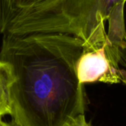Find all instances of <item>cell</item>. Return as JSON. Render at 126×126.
<instances>
[{
  "label": "cell",
  "instance_id": "6da1fadb",
  "mask_svg": "<svg viewBox=\"0 0 126 126\" xmlns=\"http://www.w3.org/2000/svg\"><path fill=\"white\" fill-rule=\"evenodd\" d=\"M81 39L64 33L5 32L0 61L13 75L10 116L18 126H67L84 114L83 86L77 63Z\"/></svg>",
  "mask_w": 126,
  "mask_h": 126
},
{
  "label": "cell",
  "instance_id": "7a4b0ae2",
  "mask_svg": "<svg viewBox=\"0 0 126 126\" xmlns=\"http://www.w3.org/2000/svg\"><path fill=\"white\" fill-rule=\"evenodd\" d=\"M126 3V0H48L18 13L5 32L64 33L81 39L84 48L101 47L106 43V22Z\"/></svg>",
  "mask_w": 126,
  "mask_h": 126
},
{
  "label": "cell",
  "instance_id": "3957f363",
  "mask_svg": "<svg viewBox=\"0 0 126 126\" xmlns=\"http://www.w3.org/2000/svg\"><path fill=\"white\" fill-rule=\"evenodd\" d=\"M106 44L98 47L83 48L76 67L82 85L94 82L115 84L124 81L126 72L112 61L106 52Z\"/></svg>",
  "mask_w": 126,
  "mask_h": 126
},
{
  "label": "cell",
  "instance_id": "277c9868",
  "mask_svg": "<svg viewBox=\"0 0 126 126\" xmlns=\"http://www.w3.org/2000/svg\"><path fill=\"white\" fill-rule=\"evenodd\" d=\"M13 79L9 65L0 61V118L11 114L10 88Z\"/></svg>",
  "mask_w": 126,
  "mask_h": 126
},
{
  "label": "cell",
  "instance_id": "5b68a950",
  "mask_svg": "<svg viewBox=\"0 0 126 126\" xmlns=\"http://www.w3.org/2000/svg\"><path fill=\"white\" fill-rule=\"evenodd\" d=\"M48 0H13L11 21L18 13Z\"/></svg>",
  "mask_w": 126,
  "mask_h": 126
},
{
  "label": "cell",
  "instance_id": "8992f818",
  "mask_svg": "<svg viewBox=\"0 0 126 126\" xmlns=\"http://www.w3.org/2000/svg\"><path fill=\"white\" fill-rule=\"evenodd\" d=\"M67 126H92L86 120L84 114H80L72 120Z\"/></svg>",
  "mask_w": 126,
  "mask_h": 126
},
{
  "label": "cell",
  "instance_id": "52a82bcc",
  "mask_svg": "<svg viewBox=\"0 0 126 126\" xmlns=\"http://www.w3.org/2000/svg\"><path fill=\"white\" fill-rule=\"evenodd\" d=\"M2 126H17L14 122H11V123H4V122H3V123H2Z\"/></svg>",
  "mask_w": 126,
  "mask_h": 126
},
{
  "label": "cell",
  "instance_id": "ba28073f",
  "mask_svg": "<svg viewBox=\"0 0 126 126\" xmlns=\"http://www.w3.org/2000/svg\"><path fill=\"white\" fill-rule=\"evenodd\" d=\"M123 83H125V84L126 85V75H125V78H124V81Z\"/></svg>",
  "mask_w": 126,
  "mask_h": 126
},
{
  "label": "cell",
  "instance_id": "9c48e42d",
  "mask_svg": "<svg viewBox=\"0 0 126 126\" xmlns=\"http://www.w3.org/2000/svg\"><path fill=\"white\" fill-rule=\"evenodd\" d=\"M2 123H3V121L1 120V118H0V126H2Z\"/></svg>",
  "mask_w": 126,
  "mask_h": 126
},
{
  "label": "cell",
  "instance_id": "30bf717a",
  "mask_svg": "<svg viewBox=\"0 0 126 126\" xmlns=\"http://www.w3.org/2000/svg\"><path fill=\"white\" fill-rule=\"evenodd\" d=\"M0 1H8L10 0H0Z\"/></svg>",
  "mask_w": 126,
  "mask_h": 126
}]
</instances>
